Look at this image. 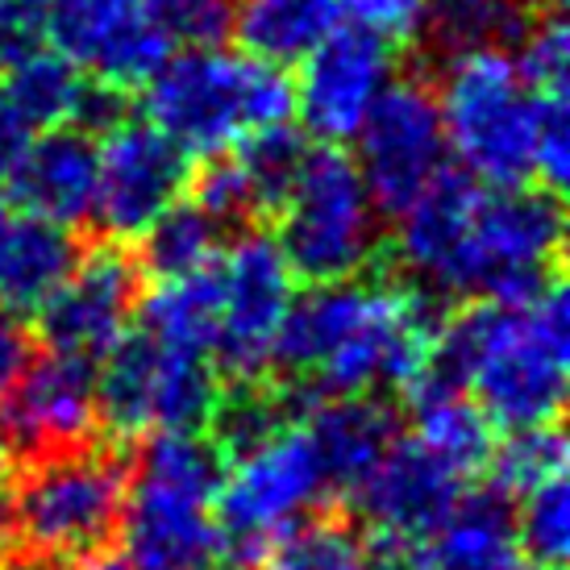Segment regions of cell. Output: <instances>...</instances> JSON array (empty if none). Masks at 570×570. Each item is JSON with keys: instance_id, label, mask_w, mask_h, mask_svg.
Listing matches in <instances>:
<instances>
[{"instance_id": "36", "label": "cell", "mask_w": 570, "mask_h": 570, "mask_svg": "<svg viewBox=\"0 0 570 570\" xmlns=\"http://www.w3.org/2000/svg\"><path fill=\"white\" fill-rule=\"evenodd\" d=\"M171 47H217L229 38L238 0H146Z\"/></svg>"}, {"instance_id": "15", "label": "cell", "mask_w": 570, "mask_h": 570, "mask_svg": "<svg viewBox=\"0 0 570 570\" xmlns=\"http://www.w3.org/2000/svg\"><path fill=\"white\" fill-rule=\"evenodd\" d=\"M96 150H100V171H96L92 217L112 242L142 238L146 225L188 188L191 155L150 121L121 117L117 126L105 129Z\"/></svg>"}, {"instance_id": "17", "label": "cell", "mask_w": 570, "mask_h": 570, "mask_svg": "<svg viewBox=\"0 0 570 570\" xmlns=\"http://www.w3.org/2000/svg\"><path fill=\"white\" fill-rule=\"evenodd\" d=\"M0 400L9 445H17L26 459L42 450L80 445L96 429V363L55 350H47L42 358L33 354L26 375Z\"/></svg>"}, {"instance_id": "3", "label": "cell", "mask_w": 570, "mask_h": 570, "mask_svg": "<svg viewBox=\"0 0 570 570\" xmlns=\"http://www.w3.org/2000/svg\"><path fill=\"white\" fill-rule=\"evenodd\" d=\"M225 459L200 429L150 433L121 504L129 570H200L225 550L217 488Z\"/></svg>"}, {"instance_id": "27", "label": "cell", "mask_w": 570, "mask_h": 570, "mask_svg": "<svg viewBox=\"0 0 570 570\" xmlns=\"http://www.w3.org/2000/svg\"><path fill=\"white\" fill-rule=\"evenodd\" d=\"M213 267L179 275V279H159V287L146 301H138L142 330L150 337H159L163 346L208 354L213 350V321H217V271Z\"/></svg>"}, {"instance_id": "10", "label": "cell", "mask_w": 570, "mask_h": 570, "mask_svg": "<svg viewBox=\"0 0 570 570\" xmlns=\"http://www.w3.org/2000/svg\"><path fill=\"white\" fill-rule=\"evenodd\" d=\"M325 495H330V483L304 425H284L263 445L225 462L213 508H217L225 546L258 558L284 529L304 521Z\"/></svg>"}, {"instance_id": "20", "label": "cell", "mask_w": 570, "mask_h": 570, "mask_svg": "<svg viewBox=\"0 0 570 570\" xmlns=\"http://www.w3.org/2000/svg\"><path fill=\"white\" fill-rule=\"evenodd\" d=\"M304 433L317 450L330 491H354L396 442V412L375 392L358 396H325L304 409Z\"/></svg>"}, {"instance_id": "22", "label": "cell", "mask_w": 570, "mask_h": 570, "mask_svg": "<svg viewBox=\"0 0 570 570\" xmlns=\"http://www.w3.org/2000/svg\"><path fill=\"white\" fill-rule=\"evenodd\" d=\"M425 541L438 570H512L524 558L517 508L495 488L462 491Z\"/></svg>"}, {"instance_id": "2", "label": "cell", "mask_w": 570, "mask_h": 570, "mask_svg": "<svg viewBox=\"0 0 570 570\" xmlns=\"http://www.w3.org/2000/svg\"><path fill=\"white\" fill-rule=\"evenodd\" d=\"M570 304L562 275L529 301H466L445 313L400 392H466L495 429L550 425L567 404Z\"/></svg>"}, {"instance_id": "24", "label": "cell", "mask_w": 570, "mask_h": 570, "mask_svg": "<svg viewBox=\"0 0 570 570\" xmlns=\"http://www.w3.org/2000/svg\"><path fill=\"white\" fill-rule=\"evenodd\" d=\"M533 21L529 0H425L421 38L438 59L512 47Z\"/></svg>"}, {"instance_id": "45", "label": "cell", "mask_w": 570, "mask_h": 570, "mask_svg": "<svg viewBox=\"0 0 570 570\" xmlns=\"http://www.w3.org/2000/svg\"><path fill=\"white\" fill-rule=\"evenodd\" d=\"M17 570H59V567H50V562H38V558H30L26 567H17Z\"/></svg>"}, {"instance_id": "42", "label": "cell", "mask_w": 570, "mask_h": 570, "mask_svg": "<svg viewBox=\"0 0 570 570\" xmlns=\"http://www.w3.org/2000/svg\"><path fill=\"white\" fill-rule=\"evenodd\" d=\"M13 546V508H9V491L0 488V554Z\"/></svg>"}, {"instance_id": "34", "label": "cell", "mask_w": 570, "mask_h": 570, "mask_svg": "<svg viewBox=\"0 0 570 570\" xmlns=\"http://www.w3.org/2000/svg\"><path fill=\"white\" fill-rule=\"evenodd\" d=\"M512 59L521 67V76L538 92H567V55H570V33L558 9L533 17L524 33L512 42Z\"/></svg>"}, {"instance_id": "48", "label": "cell", "mask_w": 570, "mask_h": 570, "mask_svg": "<svg viewBox=\"0 0 570 570\" xmlns=\"http://www.w3.org/2000/svg\"><path fill=\"white\" fill-rule=\"evenodd\" d=\"M0 217H4V208H0Z\"/></svg>"}, {"instance_id": "47", "label": "cell", "mask_w": 570, "mask_h": 570, "mask_svg": "<svg viewBox=\"0 0 570 570\" xmlns=\"http://www.w3.org/2000/svg\"><path fill=\"white\" fill-rule=\"evenodd\" d=\"M529 4H550V0H529Z\"/></svg>"}, {"instance_id": "28", "label": "cell", "mask_w": 570, "mask_h": 570, "mask_svg": "<svg viewBox=\"0 0 570 570\" xmlns=\"http://www.w3.org/2000/svg\"><path fill=\"white\" fill-rule=\"evenodd\" d=\"M222 238L225 225L217 217H208L196 200H175L142 229L138 263L155 279H179V275L213 267L222 254Z\"/></svg>"}, {"instance_id": "33", "label": "cell", "mask_w": 570, "mask_h": 570, "mask_svg": "<svg viewBox=\"0 0 570 570\" xmlns=\"http://www.w3.org/2000/svg\"><path fill=\"white\" fill-rule=\"evenodd\" d=\"M524 504L517 512V541L521 554L538 567L562 570L570 550V491H567V471L550 475L546 483L529 488L521 495Z\"/></svg>"}, {"instance_id": "16", "label": "cell", "mask_w": 570, "mask_h": 570, "mask_svg": "<svg viewBox=\"0 0 570 570\" xmlns=\"http://www.w3.org/2000/svg\"><path fill=\"white\" fill-rule=\"evenodd\" d=\"M50 42L88 80L142 88L171 55L146 0H50Z\"/></svg>"}, {"instance_id": "8", "label": "cell", "mask_w": 570, "mask_h": 570, "mask_svg": "<svg viewBox=\"0 0 570 570\" xmlns=\"http://www.w3.org/2000/svg\"><path fill=\"white\" fill-rule=\"evenodd\" d=\"M275 246L284 254L292 279L337 284L363 275L383 238V213L363 184L354 155L342 146H308L301 175L275 213Z\"/></svg>"}, {"instance_id": "40", "label": "cell", "mask_w": 570, "mask_h": 570, "mask_svg": "<svg viewBox=\"0 0 570 570\" xmlns=\"http://www.w3.org/2000/svg\"><path fill=\"white\" fill-rule=\"evenodd\" d=\"M33 354H38V337L21 325L17 313H4V308H0V396L26 375V366L33 363Z\"/></svg>"}, {"instance_id": "30", "label": "cell", "mask_w": 570, "mask_h": 570, "mask_svg": "<svg viewBox=\"0 0 570 570\" xmlns=\"http://www.w3.org/2000/svg\"><path fill=\"white\" fill-rule=\"evenodd\" d=\"M258 558L267 570H366V538L346 517H304Z\"/></svg>"}, {"instance_id": "41", "label": "cell", "mask_w": 570, "mask_h": 570, "mask_svg": "<svg viewBox=\"0 0 570 570\" xmlns=\"http://www.w3.org/2000/svg\"><path fill=\"white\" fill-rule=\"evenodd\" d=\"M30 138H33L30 121L13 109V100H9L4 88H0V191H4V184H9V175L17 171V163H21V155H26Z\"/></svg>"}, {"instance_id": "29", "label": "cell", "mask_w": 570, "mask_h": 570, "mask_svg": "<svg viewBox=\"0 0 570 570\" xmlns=\"http://www.w3.org/2000/svg\"><path fill=\"white\" fill-rule=\"evenodd\" d=\"M0 88L13 100V109L30 121V129L33 126L55 129V126H76L83 92H88V76L71 59H63L59 50L50 55L42 47L38 55L9 67Z\"/></svg>"}, {"instance_id": "9", "label": "cell", "mask_w": 570, "mask_h": 570, "mask_svg": "<svg viewBox=\"0 0 570 570\" xmlns=\"http://www.w3.org/2000/svg\"><path fill=\"white\" fill-rule=\"evenodd\" d=\"M96 425L112 442H138L167 429H205L222 392L208 354L163 346L138 325L96 358Z\"/></svg>"}, {"instance_id": "18", "label": "cell", "mask_w": 570, "mask_h": 570, "mask_svg": "<svg viewBox=\"0 0 570 570\" xmlns=\"http://www.w3.org/2000/svg\"><path fill=\"white\" fill-rule=\"evenodd\" d=\"M462 483L466 479L445 459H438L416 433L412 438L396 433V442L383 450V459L350 495L375 533L429 538L462 495Z\"/></svg>"}, {"instance_id": "44", "label": "cell", "mask_w": 570, "mask_h": 570, "mask_svg": "<svg viewBox=\"0 0 570 570\" xmlns=\"http://www.w3.org/2000/svg\"><path fill=\"white\" fill-rule=\"evenodd\" d=\"M9 450H13V445H9V433H4V421H0V466L9 462Z\"/></svg>"}, {"instance_id": "6", "label": "cell", "mask_w": 570, "mask_h": 570, "mask_svg": "<svg viewBox=\"0 0 570 570\" xmlns=\"http://www.w3.org/2000/svg\"><path fill=\"white\" fill-rule=\"evenodd\" d=\"M126 483V459L92 438L30 454L9 491L13 541L50 567H76L100 554L121 521Z\"/></svg>"}, {"instance_id": "39", "label": "cell", "mask_w": 570, "mask_h": 570, "mask_svg": "<svg viewBox=\"0 0 570 570\" xmlns=\"http://www.w3.org/2000/svg\"><path fill=\"white\" fill-rule=\"evenodd\" d=\"M366 570H438V562L425 538L375 533L366 538Z\"/></svg>"}, {"instance_id": "5", "label": "cell", "mask_w": 570, "mask_h": 570, "mask_svg": "<svg viewBox=\"0 0 570 570\" xmlns=\"http://www.w3.org/2000/svg\"><path fill=\"white\" fill-rule=\"evenodd\" d=\"M562 229L558 191L483 184L433 292L459 301H529L562 271Z\"/></svg>"}, {"instance_id": "23", "label": "cell", "mask_w": 570, "mask_h": 570, "mask_svg": "<svg viewBox=\"0 0 570 570\" xmlns=\"http://www.w3.org/2000/svg\"><path fill=\"white\" fill-rule=\"evenodd\" d=\"M333 21L337 0H238L229 33L246 55L284 67L301 63Z\"/></svg>"}, {"instance_id": "4", "label": "cell", "mask_w": 570, "mask_h": 570, "mask_svg": "<svg viewBox=\"0 0 570 570\" xmlns=\"http://www.w3.org/2000/svg\"><path fill=\"white\" fill-rule=\"evenodd\" d=\"M146 88V121L188 155H222L250 134L292 117V80L279 63L246 50L175 47Z\"/></svg>"}, {"instance_id": "37", "label": "cell", "mask_w": 570, "mask_h": 570, "mask_svg": "<svg viewBox=\"0 0 570 570\" xmlns=\"http://www.w3.org/2000/svg\"><path fill=\"white\" fill-rule=\"evenodd\" d=\"M50 42V0H0V76Z\"/></svg>"}, {"instance_id": "31", "label": "cell", "mask_w": 570, "mask_h": 570, "mask_svg": "<svg viewBox=\"0 0 570 570\" xmlns=\"http://www.w3.org/2000/svg\"><path fill=\"white\" fill-rule=\"evenodd\" d=\"M308 155V142L304 134L287 126V121H275V126L250 129L238 146H234V159H238L246 184H250L254 196V213L258 217H275L284 196L292 191L296 175H301V163Z\"/></svg>"}, {"instance_id": "19", "label": "cell", "mask_w": 570, "mask_h": 570, "mask_svg": "<svg viewBox=\"0 0 570 570\" xmlns=\"http://www.w3.org/2000/svg\"><path fill=\"white\" fill-rule=\"evenodd\" d=\"M96 171H100V150L92 134L80 126H55L42 138H30L4 191L21 213L76 229L92 222Z\"/></svg>"}, {"instance_id": "1", "label": "cell", "mask_w": 570, "mask_h": 570, "mask_svg": "<svg viewBox=\"0 0 570 570\" xmlns=\"http://www.w3.org/2000/svg\"><path fill=\"white\" fill-rule=\"evenodd\" d=\"M438 292L416 279H337L308 284L292 296L271 366L284 375L292 409L301 416L325 396H358L404 387L425 358L433 333L442 325Z\"/></svg>"}, {"instance_id": "14", "label": "cell", "mask_w": 570, "mask_h": 570, "mask_svg": "<svg viewBox=\"0 0 570 570\" xmlns=\"http://www.w3.org/2000/svg\"><path fill=\"white\" fill-rule=\"evenodd\" d=\"M142 301V263L126 242L80 250L76 267L38 308V337L55 354L100 358L129 330Z\"/></svg>"}, {"instance_id": "13", "label": "cell", "mask_w": 570, "mask_h": 570, "mask_svg": "<svg viewBox=\"0 0 570 570\" xmlns=\"http://www.w3.org/2000/svg\"><path fill=\"white\" fill-rule=\"evenodd\" d=\"M396 50L380 33L337 17L301 59V80L292 83V112H301L304 129L321 142H354L366 112L396 80Z\"/></svg>"}, {"instance_id": "43", "label": "cell", "mask_w": 570, "mask_h": 570, "mask_svg": "<svg viewBox=\"0 0 570 570\" xmlns=\"http://www.w3.org/2000/svg\"><path fill=\"white\" fill-rule=\"evenodd\" d=\"M76 567L80 570H129L126 558H112V554H105V550L92 554V558H83V562H76Z\"/></svg>"}, {"instance_id": "32", "label": "cell", "mask_w": 570, "mask_h": 570, "mask_svg": "<svg viewBox=\"0 0 570 570\" xmlns=\"http://www.w3.org/2000/svg\"><path fill=\"white\" fill-rule=\"evenodd\" d=\"M504 442L495 438V445H491V459L483 471L491 479L488 488L504 491L508 500L567 471V438H562L558 421L529 429H504Z\"/></svg>"}, {"instance_id": "26", "label": "cell", "mask_w": 570, "mask_h": 570, "mask_svg": "<svg viewBox=\"0 0 570 570\" xmlns=\"http://www.w3.org/2000/svg\"><path fill=\"white\" fill-rule=\"evenodd\" d=\"M292 421H296V409L279 383H271L267 375L263 380H229L217 392V404H213L200 433L217 445V454L225 462H234L238 454L263 445L271 433H279Z\"/></svg>"}, {"instance_id": "11", "label": "cell", "mask_w": 570, "mask_h": 570, "mask_svg": "<svg viewBox=\"0 0 570 570\" xmlns=\"http://www.w3.org/2000/svg\"><path fill=\"white\" fill-rule=\"evenodd\" d=\"M358 171L383 217H400L429 179L450 163L438 88L421 76H404L383 88L375 109L354 134Z\"/></svg>"}, {"instance_id": "35", "label": "cell", "mask_w": 570, "mask_h": 570, "mask_svg": "<svg viewBox=\"0 0 570 570\" xmlns=\"http://www.w3.org/2000/svg\"><path fill=\"white\" fill-rule=\"evenodd\" d=\"M188 191H191V200L205 208L208 217H217L225 229L246 225L258 217V213H254L250 184H246V175H242L238 159H234V150L208 155L205 167L188 175Z\"/></svg>"}, {"instance_id": "46", "label": "cell", "mask_w": 570, "mask_h": 570, "mask_svg": "<svg viewBox=\"0 0 570 570\" xmlns=\"http://www.w3.org/2000/svg\"><path fill=\"white\" fill-rule=\"evenodd\" d=\"M200 570H242V567H213V562H208V567H200Z\"/></svg>"}, {"instance_id": "21", "label": "cell", "mask_w": 570, "mask_h": 570, "mask_svg": "<svg viewBox=\"0 0 570 570\" xmlns=\"http://www.w3.org/2000/svg\"><path fill=\"white\" fill-rule=\"evenodd\" d=\"M80 258V242L67 225L33 213L0 217V308L38 313L55 287L63 284Z\"/></svg>"}, {"instance_id": "7", "label": "cell", "mask_w": 570, "mask_h": 570, "mask_svg": "<svg viewBox=\"0 0 570 570\" xmlns=\"http://www.w3.org/2000/svg\"><path fill=\"white\" fill-rule=\"evenodd\" d=\"M450 155L479 184H529L546 92L521 76L504 47L445 59L438 88Z\"/></svg>"}, {"instance_id": "38", "label": "cell", "mask_w": 570, "mask_h": 570, "mask_svg": "<svg viewBox=\"0 0 570 570\" xmlns=\"http://www.w3.org/2000/svg\"><path fill=\"white\" fill-rule=\"evenodd\" d=\"M337 17L380 33L392 47H409L421 38L425 0H337Z\"/></svg>"}, {"instance_id": "12", "label": "cell", "mask_w": 570, "mask_h": 570, "mask_svg": "<svg viewBox=\"0 0 570 570\" xmlns=\"http://www.w3.org/2000/svg\"><path fill=\"white\" fill-rule=\"evenodd\" d=\"M217 321L213 366L225 380H263L271 346L292 304V271L267 234H242L217 254Z\"/></svg>"}, {"instance_id": "25", "label": "cell", "mask_w": 570, "mask_h": 570, "mask_svg": "<svg viewBox=\"0 0 570 570\" xmlns=\"http://www.w3.org/2000/svg\"><path fill=\"white\" fill-rule=\"evenodd\" d=\"M416 438L445 459L462 479L479 475L495 445V425L466 392H404Z\"/></svg>"}]
</instances>
